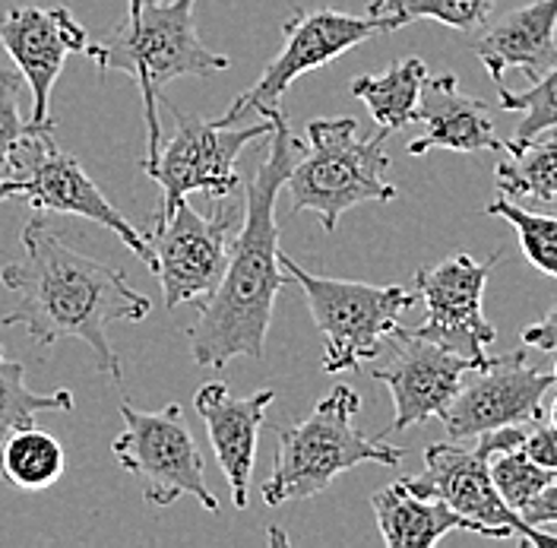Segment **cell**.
<instances>
[{"label": "cell", "mask_w": 557, "mask_h": 548, "mask_svg": "<svg viewBox=\"0 0 557 548\" xmlns=\"http://www.w3.org/2000/svg\"><path fill=\"white\" fill-rule=\"evenodd\" d=\"M16 305L0 317L3 327H23L33 345L79 340L89 345L96 372L121 380V358L108 340L117 320L139 324L152 314L149 295L137 292L124 270L79 254L35 216L23 229V257L0 270Z\"/></svg>", "instance_id": "1"}, {"label": "cell", "mask_w": 557, "mask_h": 548, "mask_svg": "<svg viewBox=\"0 0 557 548\" xmlns=\"http://www.w3.org/2000/svg\"><path fill=\"white\" fill-rule=\"evenodd\" d=\"M267 159L247 178V200L238 235L232 241L228 267L219 289L197 302V320L187 330L190 355L200 368L222 372L232 358H263L273 324L278 289L292 282L278 264V191L285 187L301 143L295 139L285 111L273 114Z\"/></svg>", "instance_id": "2"}, {"label": "cell", "mask_w": 557, "mask_h": 548, "mask_svg": "<svg viewBox=\"0 0 557 548\" xmlns=\"http://www.w3.org/2000/svg\"><path fill=\"white\" fill-rule=\"evenodd\" d=\"M194 7L197 0H149L137 16H124L86 48L102 76L117 70L137 80L146 121V156L139 169L152 166L162 153V89L181 76H212L232 68L225 54L200 38Z\"/></svg>", "instance_id": "3"}, {"label": "cell", "mask_w": 557, "mask_h": 548, "mask_svg": "<svg viewBox=\"0 0 557 548\" xmlns=\"http://www.w3.org/2000/svg\"><path fill=\"white\" fill-rule=\"evenodd\" d=\"M358 406H361L358 393L339 383L313 406L308 418L278 428L273 473L260 488L270 508L317 498L343 473L361 463H381V466L403 463L399 447L358 431L355 425Z\"/></svg>", "instance_id": "4"}, {"label": "cell", "mask_w": 557, "mask_h": 548, "mask_svg": "<svg viewBox=\"0 0 557 548\" xmlns=\"http://www.w3.org/2000/svg\"><path fill=\"white\" fill-rule=\"evenodd\" d=\"M393 131L381 127L361 137L355 118H313L308 124V149L292 166L285 181L295 212H317L320 226L333 232L351 206L396 200V187L386 181V139Z\"/></svg>", "instance_id": "5"}, {"label": "cell", "mask_w": 557, "mask_h": 548, "mask_svg": "<svg viewBox=\"0 0 557 548\" xmlns=\"http://www.w3.org/2000/svg\"><path fill=\"white\" fill-rule=\"evenodd\" d=\"M278 264L301 285L313 324L323 337V372L343 375L374 362L399 327V314L418 302V289L368 285L351 279L313 276L278 251Z\"/></svg>", "instance_id": "6"}, {"label": "cell", "mask_w": 557, "mask_h": 548, "mask_svg": "<svg viewBox=\"0 0 557 548\" xmlns=\"http://www.w3.org/2000/svg\"><path fill=\"white\" fill-rule=\"evenodd\" d=\"M121 418L124 431L111 441V453L131 476L143 479V498L152 508H169L177 498H194L209 514L219 511V501L207 485L200 447L177 403H169L159 412H143L124 400Z\"/></svg>", "instance_id": "7"}, {"label": "cell", "mask_w": 557, "mask_h": 548, "mask_svg": "<svg viewBox=\"0 0 557 548\" xmlns=\"http://www.w3.org/2000/svg\"><path fill=\"white\" fill-rule=\"evenodd\" d=\"M10 178L23 184L20 197L38 212L89 219L108 232H114L127 244L131 254H137L149 270H156V254L146 232H139L137 226L104 197L102 187L86 174L76 156H70L54 143V121L33 124V131L26 134L13 159Z\"/></svg>", "instance_id": "8"}, {"label": "cell", "mask_w": 557, "mask_h": 548, "mask_svg": "<svg viewBox=\"0 0 557 548\" xmlns=\"http://www.w3.org/2000/svg\"><path fill=\"white\" fill-rule=\"evenodd\" d=\"M174 114V134L162 143V153L152 166H143L159 187H162V206L159 212H172L187 194L203 191L215 200L232 197L242 187L238 174V156L247 143L273 134L276 121L263 118L260 124L235 127L222 121H207L200 114H184L181 108L169 105Z\"/></svg>", "instance_id": "9"}, {"label": "cell", "mask_w": 557, "mask_h": 548, "mask_svg": "<svg viewBox=\"0 0 557 548\" xmlns=\"http://www.w3.org/2000/svg\"><path fill=\"white\" fill-rule=\"evenodd\" d=\"M244 209L235 204L215 209L212 216L197 212L187 197L172 212H156L146 239L156 254V270L162 282L165 308L197 305L212 295L225 276L232 241L242 229Z\"/></svg>", "instance_id": "10"}, {"label": "cell", "mask_w": 557, "mask_h": 548, "mask_svg": "<svg viewBox=\"0 0 557 548\" xmlns=\"http://www.w3.org/2000/svg\"><path fill=\"white\" fill-rule=\"evenodd\" d=\"M396 33V26L389 20L377 16H351L343 10H298L285 26V45L276 58L263 68L260 80L242 93L232 108L225 111V118H219L222 124H238L247 111H257L260 118H273L282 111V96L288 93V86L311 73V70L326 68L330 61L343 58L355 45L368 41L371 35Z\"/></svg>", "instance_id": "11"}, {"label": "cell", "mask_w": 557, "mask_h": 548, "mask_svg": "<svg viewBox=\"0 0 557 548\" xmlns=\"http://www.w3.org/2000/svg\"><path fill=\"white\" fill-rule=\"evenodd\" d=\"M418 495H434L456 514L479 523L487 539H520L525 546H555V533L525 523L494 488L482 447L431 445L424 450V473L403 479Z\"/></svg>", "instance_id": "12"}, {"label": "cell", "mask_w": 557, "mask_h": 548, "mask_svg": "<svg viewBox=\"0 0 557 548\" xmlns=\"http://www.w3.org/2000/svg\"><path fill=\"white\" fill-rule=\"evenodd\" d=\"M500 251L487 260H475L469 254H453L434 267H421L416 273L418 299L424 302L428 317L416 327L421 337L450 345L462 358L479 368L487 362V345L494 343V327L485 317V285Z\"/></svg>", "instance_id": "13"}, {"label": "cell", "mask_w": 557, "mask_h": 548, "mask_svg": "<svg viewBox=\"0 0 557 548\" xmlns=\"http://www.w3.org/2000/svg\"><path fill=\"white\" fill-rule=\"evenodd\" d=\"M555 383L552 372H542L525 362V352L487 358L475 377L462 380L459 393L444 410L441 422L447 425L453 441L479 438L485 431L542 418V397Z\"/></svg>", "instance_id": "14"}, {"label": "cell", "mask_w": 557, "mask_h": 548, "mask_svg": "<svg viewBox=\"0 0 557 548\" xmlns=\"http://www.w3.org/2000/svg\"><path fill=\"white\" fill-rule=\"evenodd\" d=\"M389 340L396 345L393 358L371 375L389 387V397L396 406L386 435H399L412 425L428 422L431 415L441 418L453 403V397L459 393L462 380L479 365L453 352L450 345L421 337L416 327H406V330L396 327Z\"/></svg>", "instance_id": "15"}, {"label": "cell", "mask_w": 557, "mask_h": 548, "mask_svg": "<svg viewBox=\"0 0 557 548\" xmlns=\"http://www.w3.org/2000/svg\"><path fill=\"white\" fill-rule=\"evenodd\" d=\"M89 33L70 7H10L0 13V45L33 96V121L51 124V93L67 54H86Z\"/></svg>", "instance_id": "16"}, {"label": "cell", "mask_w": 557, "mask_h": 548, "mask_svg": "<svg viewBox=\"0 0 557 548\" xmlns=\"http://www.w3.org/2000/svg\"><path fill=\"white\" fill-rule=\"evenodd\" d=\"M273 390H257L250 397H232V390L222 380H209L197 390L194 406L207 425L209 445L215 450V460L232 485L235 508H247L250 495V473L257 460V438L267 410L273 406Z\"/></svg>", "instance_id": "17"}, {"label": "cell", "mask_w": 557, "mask_h": 548, "mask_svg": "<svg viewBox=\"0 0 557 548\" xmlns=\"http://www.w3.org/2000/svg\"><path fill=\"white\" fill-rule=\"evenodd\" d=\"M469 48L497 86L507 70H520L532 83L542 80L557 64V0H535L504 13Z\"/></svg>", "instance_id": "18"}, {"label": "cell", "mask_w": 557, "mask_h": 548, "mask_svg": "<svg viewBox=\"0 0 557 548\" xmlns=\"http://www.w3.org/2000/svg\"><path fill=\"white\" fill-rule=\"evenodd\" d=\"M418 124L424 134L409 143L412 156H424L431 149L450 153H485L504 149L507 143L494 134L491 108L482 99H469L459 93V80L453 73L428 76L418 102Z\"/></svg>", "instance_id": "19"}, {"label": "cell", "mask_w": 557, "mask_h": 548, "mask_svg": "<svg viewBox=\"0 0 557 548\" xmlns=\"http://www.w3.org/2000/svg\"><path fill=\"white\" fill-rule=\"evenodd\" d=\"M371 508L386 548H431L453 529H469L485 536L479 523L456 514L450 504H444L434 495H418L403 479L374 491Z\"/></svg>", "instance_id": "20"}, {"label": "cell", "mask_w": 557, "mask_h": 548, "mask_svg": "<svg viewBox=\"0 0 557 548\" xmlns=\"http://www.w3.org/2000/svg\"><path fill=\"white\" fill-rule=\"evenodd\" d=\"M428 80V68L421 58L396 61L383 73H364L351 80V96L368 105L377 127L403 131L406 124H418V102Z\"/></svg>", "instance_id": "21"}, {"label": "cell", "mask_w": 557, "mask_h": 548, "mask_svg": "<svg viewBox=\"0 0 557 548\" xmlns=\"http://www.w3.org/2000/svg\"><path fill=\"white\" fill-rule=\"evenodd\" d=\"M67 473V450L64 445L35 428H16L3 447H0V476L10 482L13 488L23 491H45L54 482H61V476Z\"/></svg>", "instance_id": "22"}, {"label": "cell", "mask_w": 557, "mask_h": 548, "mask_svg": "<svg viewBox=\"0 0 557 548\" xmlns=\"http://www.w3.org/2000/svg\"><path fill=\"white\" fill-rule=\"evenodd\" d=\"M507 159L497 166L494 181L504 197H532L557 204V131H545L529 143H507Z\"/></svg>", "instance_id": "23"}, {"label": "cell", "mask_w": 557, "mask_h": 548, "mask_svg": "<svg viewBox=\"0 0 557 548\" xmlns=\"http://www.w3.org/2000/svg\"><path fill=\"white\" fill-rule=\"evenodd\" d=\"M73 410V393L67 387L51 390V393H35L26 383V368L13 358L3 355L0 345V447L16 431L35 425V415L41 412H70Z\"/></svg>", "instance_id": "24"}, {"label": "cell", "mask_w": 557, "mask_h": 548, "mask_svg": "<svg viewBox=\"0 0 557 548\" xmlns=\"http://www.w3.org/2000/svg\"><path fill=\"white\" fill-rule=\"evenodd\" d=\"M494 3L497 0H368V16L389 20L396 29L418 20H434L459 33H475L487 23Z\"/></svg>", "instance_id": "25"}, {"label": "cell", "mask_w": 557, "mask_h": 548, "mask_svg": "<svg viewBox=\"0 0 557 548\" xmlns=\"http://www.w3.org/2000/svg\"><path fill=\"white\" fill-rule=\"evenodd\" d=\"M487 216H497V219H507L517 235H520V247L525 254V260L545 276H555L557 279V219L555 216H545V212H532V209H522V206L510 204L504 194L485 206Z\"/></svg>", "instance_id": "26"}, {"label": "cell", "mask_w": 557, "mask_h": 548, "mask_svg": "<svg viewBox=\"0 0 557 548\" xmlns=\"http://www.w3.org/2000/svg\"><path fill=\"white\" fill-rule=\"evenodd\" d=\"M491 466V479H494V488L500 491V498L522 514L552 482L557 479L555 470H545L539 466L522 447H513V450H504V453H494L487 460Z\"/></svg>", "instance_id": "27"}, {"label": "cell", "mask_w": 557, "mask_h": 548, "mask_svg": "<svg viewBox=\"0 0 557 548\" xmlns=\"http://www.w3.org/2000/svg\"><path fill=\"white\" fill-rule=\"evenodd\" d=\"M500 108L504 111H517L520 124L513 143H529L545 131H557V64L542 80H535L529 89L513 93L507 86H500Z\"/></svg>", "instance_id": "28"}, {"label": "cell", "mask_w": 557, "mask_h": 548, "mask_svg": "<svg viewBox=\"0 0 557 548\" xmlns=\"http://www.w3.org/2000/svg\"><path fill=\"white\" fill-rule=\"evenodd\" d=\"M23 73L0 70V174L10 178L13 159L23 146L26 134L33 131V118L23 114Z\"/></svg>", "instance_id": "29"}, {"label": "cell", "mask_w": 557, "mask_h": 548, "mask_svg": "<svg viewBox=\"0 0 557 548\" xmlns=\"http://www.w3.org/2000/svg\"><path fill=\"white\" fill-rule=\"evenodd\" d=\"M522 450H525L539 466L555 470L557 473V425L535 418V422L529 425V435H525Z\"/></svg>", "instance_id": "30"}, {"label": "cell", "mask_w": 557, "mask_h": 548, "mask_svg": "<svg viewBox=\"0 0 557 548\" xmlns=\"http://www.w3.org/2000/svg\"><path fill=\"white\" fill-rule=\"evenodd\" d=\"M522 345H532L542 352H557V305L542 320H535L522 330Z\"/></svg>", "instance_id": "31"}, {"label": "cell", "mask_w": 557, "mask_h": 548, "mask_svg": "<svg viewBox=\"0 0 557 548\" xmlns=\"http://www.w3.org/2000/svg\"><path fill=\"white\" fill-rule=\"evenodd\" d=\"M525 516V523H532V526H548V523H557V479L522 511Z\"/></svg>", "instance_id": "32"}, {"label": "cell", "mask_w": 557, "mask_h": 548, "mask_svg": "<svg viewBox=\"0 0 557 548\" xmlns=\"http://www.w3.org/2000/svg\"><path fill=\"white\" fill-rule=\"evenodd\" d=\"M23 194V184L20 181H13V178H3L0 174V204L3 200H10V197H20Z\"/></svg>", "instance_id": "33"}, {"label": "cell", "mask_w": 557, "mask_h": 548, "mask_svg": "<svg viewBox=\"0 0 557 548\" xmlns=\"http://www.w3.org/2000/svg\"><path fill=\"white\" fill-rule=\"evenodd\" d=\"M146 3H149V0H127V16H137Z\"/></svg>", "instance_id": "34"}, {"label": "cell", "mask_w": 557, "mask_h": 548, "mask_svg": "<svg viewBox=\"0 0 557 548\" xmlns=\"http://www.w3.org/2000/svg\"><path fill=\"white\" fill-rule=\"evenodd\" d=\"M552 425H557V397L555 403H552Z\"/></svg>", "instance_id": "35"}, {"label": "cell", "mask_w": 557, "mask_h": 548, "mask_svg": "<svg viewBox=\"0 0 557 548\" xmlns=\"http://www.w3.org/2000/svg\"><path fill=\"white\" fill-rule=\"evenodd\" d=\"M552 375H555V383H557V362H555V368H552Z\"/></svg>", "instance_id": "36"}]
</instances>
